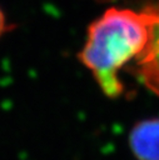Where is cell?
Segmentation results:
<instances>
[{"mask_svg":"<svg viewBox=\"0 0 159 160\" xmlns=\"http://www.w3.org/2000/svg\"><path fill=\"white\" fill-rule=\"evenodd\" d=\"M9 29V25L6 22V18L3 12V10L0 9V38L6 32V30Z\"/></svg>","mask_w":159,"mask_h":160,"instance_id":"4","label":"cell"},{"mask_svg":"<svg viewBox=\"0 0 159 160\" xmlns=\"http://www.w3.org/2000/svg\"><path fill=\"white\" fill-rule=\"evenodd\" d=\"M148 35L149 15L145 9L111 8L90 24L79 59L109 98H118L124 91L119 71L128 62L138 60Z\"/></svg>","mask_w":159,"mask_h":160,"instance_id":"1","label":"cell"},{"mask_svg":"<svg viewBox=\"0 0 159 160\" xmlns=\"http://www.w3.org/2000/svg\"><path fill=\"white\" fill-rule=\"evenodd\" d=\"M149 15V35L146 45L135 61L145 85L159 95V0L144 8Z\"/></svg>","mask_w":159,"mask_h":160,"instance_id":"2","label":"cell"},{"mask_svg":"<svg viewBox=\"0 0 159 160\" xmlns=\"http://www.w3.org/2000/svg\"><path fill=\"white\" fill-rule=\"evenodd\" d=\"M129 146L138 160H159V119H148L134 125Z\"/></svg>","mask_w":159,"mask_h":160,"instance_id":"3","label":"cell"}]
</instances>
